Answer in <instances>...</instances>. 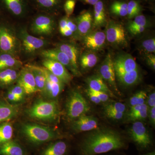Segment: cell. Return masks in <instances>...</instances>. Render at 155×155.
<instances>
[{
	"label": "cell",
	"mask_w": 155,
	"mask_h": 155,
	"mask_svg": "<svg viewBox=\"0 0 155 155\" xmlns=\"http://www.w3.org/2000/svg\"><path fill=\"white\" fill-rule=\"evenodd\" d=\"M119 133L109 129H97L89 134L81 143V155H97L121 149L125 147Z\"/></svg>",
	"instance_id": "6da1fadb"
},
{
	"label": "cell",
	"mask_w": 155,
	"mask_h": 155,
	"mask_svg": "<svg viewBox=\"0 0 155 155\" xmlns=\"http://www.w3.org/2000/svg\"><path fill=\"white\" fill-rule=\"evenodd\" d=\"M20 132L28 144L33 146L41 145L60 137V134L53 128L36 123L22 124Z\"/></svg>",
	"instance_id": "7a4b0ae2"
},
{
	"label": "cell",
	"mask_w": 155,
	"mask_h": 155,
	"mask_svg": "<svg viewBox=\"0 0 155 155\" xmlns=\"http://www.w3.org/2000/svg\"><path fill=\"white\" fill-rule=\"evenodd\" d=\"M25 113L29 118L42 122H53L60 114V108L56 100L38 99L34 102Z\"/></svg>",
	"instance_id": "3957f363"
},
{
	"label": "cell",
	"mask_w": 155,
	"mask_h": 155,
	"mask_svg": "<svg viewBox=\"0 0 155 155\" xmlns=\"http://www.w3.org/2000/svg\"><path fill=\"white\" fill-rule=\"evenodd\" d=\"M17 31L21 44V52L27 57H32L39 54L49 44L46 39L30 35L26 27H21Z\"/></svg>",
	"instance_id": "277c9868"
},
{
	"label": "cell",
	"mask_w": 155,
	"mask_h": 155,
	"mask_svg": "<svg viewBox=\"0 0 155 155\" xmlns=\"http://www.w3.org/2000/svg\"><path fill=\"white\" fill-rule=\"evenodd\" d=\"M18 56L21 53V44L17 31L11 25L0 24V53Z\"/></svg>",
	"instance_id": "5b68a950"
},
{
	"label": "cell",
	"mask_w": 155,
	"mask_h": 155,
	"mask_svg": "<svg viewBox=\"0 0 155 155\" xmlns=\"http://www.w3.org/2000/svg\"><path fill=\"white\" fill-rule=\"evenodd\" d=\"M90 110L88 103L80 92L77 90L70 92L66 105V115L69 120L72 122Z\"/></svg>",
	"instance_id": "8992f818"
},
{
	"label": "cell",
	"mask_w": 155,
	"mask_h": 155,
	"mask_svg": "<svg viewBox=\"0 0 155 155\" xmlns=\"http://www.w3.org/2000/svg\"><path fill=\"white\" fill-rule=\"evenodd\" d=\"M55 27V20L53 14L39 12L32 19L30 30L36 36L49 37L52 35Z\"/></svg>",
	"instance_id": "52a82bcc"
},
{
	"label": "cell",
	"mask_w": 155,
	"mask_h": 155,
	"mask_svg": "<svg viewBox=\"0 0 155 155\" xmlns=\"http://www.w3.org/2000/svg\"><path fill=\"white\" fill-rule=\"evenodd\" d=\"M106 39L111 44L118 46H126L127 38L125 29L121 24L113 20L107 24Z\"/></svg>",
	"instance_id": "ba28073f"
},
{
	"label": "cell",
	"mask_w": 155,
	"mask_h": 155,
	"mask_svg": "<svg viewBox=\"0 0 155 155\" xmlns=\"http://www.w3.org/2000/svg\"><path fill=\"white\" fill-rule=\"evenodd\" d=\"M129 131L132 140L141 149H146L151 145V139L142 122L140 121L134 122Z\"/></svg>",
	"instance_id": "9c48e42d"
},
{
	"label": "cell",
	"mask_w": 155,
	"mask_h": 155,
	"mask_svg": "<svg viewBox=\"0 0 155 155\" xmlns=\"http://www.w3.org/2000/svg\"><path fill=\"white\" fill-rule=\"evenodd\" d=\"M99 75L115 91L119 92L116 84V73L114 69V61L110 54H107L101 64Z\"/></svg>",
	"instance_id": "30bf717a"
},
{
	"label": "cell",
	"mask_w": 155,
	"mask_h": 155,
	"mask_svg": "<svg viewBox=\"0 0 155 155\" xmlns=\"http://www.w3.org/2000/svg\"><path fill=\"white\" fill-rule=\"evenodd\" d=\"M42 64L43 67L59 78L65 84H69L72 81V75L67 68L61 63L51 59H43Z\"/></svg>",
	"instance_id": "8fae6325"
},
{
	"label": "cell",
	"mask_w": 155,
	"mask_h": 155,
	"mask_svg": "<svg viewBox=\"0 0 155 155\" xmlns=\"http://www.w3.org/2000/svg\"><path fill=\"white\" fill-rule=\"evenodd\" d=\"M56 48L65 53L69 58L77 76L81 75L78 67V59L80 56L79 48L72 42H63L56 45Z\"/></svg>",
	"instance_id": "7c38bea8"
},
{
	"label": "cell",
	"mask_w": 155,
	"mask_h": 155,
	"mask_svg": "<svg viewBox=\"0 0 155 155\" xmlns=\"http://www.w3.org/2000/svg\"><path fill=\"white\" fill-rule=\"evenodd\" d=\"M116 75H121L126 72L138 69L135 59L128 54H122L113 60Z\"/></svg>",
	"instance_id": "4fadbf2b"
},
{
	"label": "cell",
	"mask_w": 155,
	"mask_h": 155,
	"mask_svg": "<svg viewBox=\"0 0 155 155\" xmlns=\"http://www.w3.org/2000/svg\"><path fill=\"white\" fill-rule=\"evenodd\" d=\"M16 83L22 87L25 94H32L38 92L33 74L30 69L26 66L20 70Z\"/></svg>",
	"instance_id": "5bb4252c"
},
{
	"label": "cell",
	"mask_w": 155,
	"mask_h": 155,
	"mask_svg": "<svg viewBox=\"0 0 155 155\" xmlns=\"http://www.w3.org/2000/svg\"><path fill=\"white\" fill-rule=\"evenodd\" d=\"M5 9L16 17L25 16L28 11L29 0H1Z\"/></svg>",
	"instance_id": "9a60e30c"
},
{
	"label": "cell",
	"mask_w": 155,
	"mask_h": 155,
	"mask_svg": "<svg viewBox=\"0 0 155 155\" xmlns=\"http://www.w3.org/2000/svg\"><path fill=\"white\" fill-rule=\"evenodd\" d=\"M39 55L43 59H48L57 61L63 64L67 69L71 71L73 75L77 76L76 72L67 55L57 48L45 49L42 50Z\"/></svg>",
	"instance_id": "2e32d148"
},
{
	"label": "cell",
	"mask_w": 155,
	"mask_h": 155,
	"mask_svg": "<svg viewBox=\"0 0 155 155\" xmlns=\"http://www.w3.org/2000/svg\"><path fill=\"white\" fill-rule=\"evenodd\" d=\"M77 26L76 36L84 38L87 35L93 27V17L90 11H85L81 13L75 19Z\"/></svg>",
	"instance_id": "e0dca14e"
},
{
	"label": "cell",
	"mask_w": 155,
	"mask_h": 155,
	"mask_svg": "<svg viewBox=\"0 0 155 155\" xmlns=\"http://www.w3.org/2000/svg\"><path fill=\"white\" fill-rule=\"evenodd\" d=\"M106 41L105 33L99 31L90 32L83 38L84 44L92 51L101 49L104 46Z\"/></svg>",
	"instance_id": "ac0fdd59"
},
{
	"label": "cell",
	"mask_w": 155,
	"mask_h": 155,
	"mask_svg": "<svg viewBox=\"0 0 155 155\" xmlns=\"http://www.w3.org/2000/svg\"><path fill=\"white\" fill-rule=\"evenodd\" d=\"M98 120L93 116L82 115L72 121V128L76 132L89 131L97 129Z\"/></svg>",
	"instance_id": "d6986e66"
},
{
	"label": "cell",
	"mask_w": 155,
	"mask_h": 155,
	"mask_svg": "<svg viewBox=\"0 0 155 155\" xmlns=\"http://www.w3.org/2000/svg\"><path fill=\"white\" fill-rule=\"evenodd\" d=\"M19 110L18 105L11 104L6 100L0 99V124L8 122L17 117Z\"/></svg>",
	"instance_id": "ffe728a7"
},
{
	"label": "cell",
	"mask_w": 155,
	"mask_h": 155,
	"mask_svg": "<svg viewBox=\"0 0 155 155\" xmlns=\"http://www.w3.org/2000/svg\"><path fill=\"white\" fill-rule=\"evenodd\" d=\"M0 155H28V153L19 142L11 140L0 145Z\"/></svg>",
	"instance_id": "44dd1931"
},
{
	"label": "cell",
	"mask_w": 155,
	"mask_h": 155,
	"mask_svg": "<svg viewBox=\"0 0 155 155\" xmlns=\"http://www.w3.org/2000/svg\"><path fill=\"white\" fill-rule=\"evenodd\" d=\"M68 145L63 140H53L42 150L39 155H66Z\"/></svg>",
	"instance_id": "7402d4cb"
},
{
	"label": "cell",
	"mask_w": 155,
	"mask_h": 155,
	"mask_svg": "<svg viewBox=\"0 0 155 155\" xmlns=\"http://www.w3.org/2000/svg\"><path fill=\"white\" fill-rule=\"evenodd\" d=\"M86 82L88 85V88L95 91L105 93L110 97H115L113 92L108 87L107 84L99 75H92L86 79Z\"/></svg>",
	"instance_id": "603a6c76"
},
{
	"label": "cell",
	"mask_w": 155,
	"mask_h": 155,
	"mask_svg": "<svg viewBox=\"0 0 155 155\" xmlns=\"http://www.w3.org/2000/svg\"><path fill=\"white\" fill-rule=\"evenodd\" d=\"M22 66L19 57L8 53H0V71L11 68L19 69Z\"/></svg>",
	"instance_id": "cb8c5ba5"
},
{
	"label": "cell",
	"mask_w": 155,
	"mask_h": 155,
	"mask_svg": "<svg viewBox=\"0 0 155 155\" xmlns=\"http://www.w3.org/2000/svg\"><path fill=\"white\" fill-rule=\"evenodd\" d=\"M19 69L11 68L0 71V87H6L14 85L19 77Z\"/></svg>",
	"instance_id": "d4e9b609"
},
{
	"label": "cell",
	"mask_w": 155,
	"mask_h": 155,
	"mask_svg": "<svg viewBox=\"0 0 155 155\" xmlns=\"http://www.w3.org/2000/svg\"><path fill=\"white\" fill-rule=\"evenodd\" d=\"M32 2L39 12L53 14L59 8L61 0H32Z\"/></svg>",
	"instance_id": "484cf974"
},
{
	"label": "cell",
	"mask_w": 155,
	"mask_h": 155,
	"mask_svg": "<svg viewBox=\"0 0 155 155\" xmlns=\"http://www.w3.org/2000/svg\"><path fill=\"white\" fill-rule=\"evenodd\" d=\"M65 84L51 82L47 79L44 89L41 93L48 99L55 100L63 91Z\"/></svg>",
	"instance_id": "4316f807"
},
{
	"label": "cell",
	"mask_w": 155,
	"mask_h": 155,
	"mask_svg": "<svg viewBox=\"0 0 155 155\" xmlns=\"http://www.w3.org/2000/svg\"><path fill=\"white\" fill-rule=\"evenodd\" d=\"M98 59V57L95 53L86 51L82 53L79 56L78 64L82 70H87L96 65Z\"/></svg>",
	"instance_id": "83f0119b"
},
{
	"label": "cell",
	"mask_w": 155,
	"mask_h": 155,
	"mask_svg": "<svg viewBox=\"0 0 155 155\" xmlns=\"http://www.w3.org/2000/svg\"><path fill=\"white\" fill-rule=\"evenodd\" d=\"M26 66L30 69L33 74L38 91L42 92L44 89L47 81L46 77L42 67L29 64L26 65Z\"/></svg>",
	"instance_id": "f1b7e54d"
},
{
	"label": "cell",
	"mask_w": 155,
	"mask_h": 155,
	"mask_svg": "<svg viewBox=\"0 0 155 155\" xmlns=\"http://www.w3.org/2000/svg\"><path fill=\"white\" fill-rule=\"evenodd\" d=\"M106 17L104 4L99 1L94 5L93 27L99 28L106 24Z\"/></svg>",
	"instance_id": "f546056e"
},
{
	"label": "cell",
	"mask_w": 155,
	"mask_h": 155,
	"mask_svg": "<svg viewBox=\"0 0 155 155\" xmlns=\"http://www.w3.org/2000/svg\"><path fill=\"white\" fill-rule=\"evenodd\" d=\"M118 81L125 86L133 85L137 83L140 77L139 69L126 72L121 75H116Z\"/></svg>",
	"instance_id": "4dcf8cb0"
},
{
	"label": "cell",
	"mask_w": 155,
	"mask_h": 155,
	"mask_svg": "<svg viewBox=\"0 0 155 155\" xmlns=\"http://www.w3.org/2000/svg\"><path fill=\"white\" fill-rule=\"evenodd\" d=\"M13 136V127L11 122L0 124V145L12 140Z\"/></svg>",
	"instance_id": "1f68e13d"
},
{
	"label": "cell",
	"mask_w": 155,
	"mask_h": 155,
	"mask_svg": "<svg viewBox=\"0 0 155 155\" xmlns=\"http://www.w3.org/2000/svg\"><path fill=\"white\" fill-rule=\"evenodd\" d=\"M112 14L120 17L127 16V4L124 2L116 1L110 7Z\"/></svg>",
	"instance_id": "d6a6232c"
},
{
	"label": "cell",
	"mask_w": 155,
	"mask_h": 155,
	"mask_svg": "<svg viewBox=\"0 0 155 155\" xmlns=\"http://www.w3.org/2000/svg\"><path fill=\"white\" fill-rule=\"evenodd\" d=\"M149 108L147 104H144L140 110L133 114H128L127 120L129 121H139L146 119L148 115Z\"/></svg>",
	"instance_id": "836d02e7"
},
{
	"label": "cell",
	"mask_w": 155,
	"mask_h": 155,
	"mask_svg": "<svg viewBox=\"0 0 155 155\" xmlns=\"http://www.w3.org/2000/svg\"><path fill=\"white\" fill-rule=\"evenodd\" d=\"M141 7L136 1L131 0L127 4V16L129 19H132L139 15Z\"/></svg>",
	"instance_id": "e575fe53"
},
{
	"label": "cell",
	"mask_w": 155,
	"mask_h": 155,
	"mask_svg": "<svg viewBox=\"0 0 155 155\" xmlns=\"http://www.w3.org/2000/svg\"><path fill=\"white\" fill-rule=\"evenodd\" d=\"M141 26H148L147 20L144 15H139L134 17L133 21L129 22L127 26V29L130 31L134 28Z\"/></svg>",
	"instance_id": "d590c367"
},
{
	"label": "cell",
	"mask_w": 155,
	"mask_h": 155,
	"mask_svg": "<svg viewBox=\"0 0 155 155\" xmlns=\"http://www.w3.org/2000/svg\"><path fill=\"white\" fill-rule=\"evenodd\" d=\"M147 93L143 91H139L130 99V107L137 105H142L145 103L147 99Z\"/></svg>",
	"instance_id": "8d00e7d4"
},
{
	"label": "cell",
	"mask_w": 155,
	"mask_h": 155,
	"mask_svg": "<svg viewBox=\"0 0 155 155\" xmlns=\"http://www.w3.org/2000/svg\"><path fill=\"white\" fill-rule=\"evenodd\" d=\"M141 48L147 54H153L155 52V38L147 39L141 43Z\"/></svg>",
	"instance_id": "74e56055"
},
{
	"label": "cell",
	"mask_w": 155,
	"mask_h": 155,
	"mask_svg": "<svg viewBox=\"0 0 155 155\" xmlns=\"http://www.w3.org/2000/svg\"><path fill=\"white\" fill-rule=\"evenodd\" d=\"M8 91L15 95L22 101L24 99L25 95V91L22 87L17 84L10 86Z\"/></svg>",
	"instance_id": "f35d334b"
},
{
	"label": "cell",
	"mask_w": 155,
	"mask_h": 155,
	"mask_svg": "<svg viewBox=\"0 0 155 155\" xmlns=\"http://www.w3.org/2000/svg\"><path fill=\"white\" fill-rule=\"evenodd\" d=\"M75 0H66L64 5V10L66 13V17H70L73 14L75 9Z\"/></svg>",
	"instance_id": "ab89813d"
},
{
	"label": "cell",
	"mask_w": 155,
	"mask_h": 155,
	"mask_svg": "<svg viewBox=\"0 0 155 155\" xmlns=\"http://www.w3.org/2000/svg\"><path fill=\"white\" fill-rule=\"evenodd\" d=\"M104 109L113 110L125 113L126 110V106L124 104L120 102H115L105 106Z\"/></svg>",
	"instance_id": "60d3db41"
},
{
	"label": "cell",
	"mask_w": 155,
	"mask_h": 155,
	"mask_svg": "<svg viewBox=\"0 0 155 155\" xmlns=\"http://www.w3.org/2000/svg\"><path fill=\"white\" fill-rule=\"evenodd\" d=\"M105 113L106 115L109 118L116 120H120L124 117L125 113L117 112L113 110H107L104 109Z\"/></svg>",
	"instance_id": "b9f144b4"
},
{
	"label": "cell",
	"mask_w": 155,
	"mask_h": 155,
	"mask_svg": "<svg viewBox=\"0 0 155 155\" xmlns=\"http://www.w3.org/2000/svg\"><path fill=\"white\" fill-rule=\"evenodd\" d=\"M67 28L72 31L74 34V35H76L77 31V26L75 20H73L70 18V17H69L67 21Z\"/></svg>",
	"instance_id": "7bdbcfd3"
},
{
	"label": "cell",
	"mask_w": 155,
	"mask_h": 155,
	"mask_svg": "<svg viewBox=\"0 0 155 155\" xmlns=\"http://www.w3.org/2000/svg\"><path fill=\"white\" fill-rule=\"evenodd\" d=\"M89 89L94 94L98 97L101 102H106L110 100V96L105 93L95 91L92 90L91 89Z\"/></svg>",
	"instance_id": "ee69618b"
},
{
	"label": "cell",
	"mask_w": 155,
	"mask_h": 155,
	"mask_svg": "<svg viewBox=\"0 0 155 155\" xmlns=\"http://www.w3.org/2000/svg\"><path fill=\"white\" fill-rule=\"evenodd\" d=\"M86 93L87 96L89 97L90 99L92 102L97 104H99L101 102L98 97L94 94L88 87L86 89Z\"/></svg>",
	"instance_id": "f6af8a7d"
},
{
	"label": "cell",
	"mask_w": 155,
	"mask_h": 155,
	"mask_svg": "<svg viewBox=\"0 0 155 155\" xmlns=\"http://www.w3.org/2000/svg\"><path fill=\"white\" fill-rule=\"evenodd\" d=\"M6 98H7V101L10 103H17L21 101V100L16 96L15 95L11 93L8 91L6 94Z\"/></svg>",
	"instance_id": "bcb514c9"
},
{
	"label": "cell",
	"mask_w": 155,
	"mask_h": 155,
	"mask_svg": "<svg viewBox=\"0 0 155 155\" xmlns=\"http://www.w3.org/2000/svg\"><path fill=\"white\" fill-rule=\"evenodd\" d=\"M146 61L148 65L153 69H155V56L153 54H147L146 56Z\"/></svg>",
	"instance_id": "7dc6e473"
},
{
	"label": "cell",
	"mask_w": 155,
	"mask_h": 155,
	"mask_svg": "<svg viewBox=\"0 0 155 155\" xmlns=\"http://www.w3.org/2000/svg\"><path fill=\"white\" fill-rule=\"evenodd\" d=\"M147 105L149 108L155 107V91H153L147 97Z\"/></svg>",
	"instance_id": "c3c4849f"
},
{
	"label": "cell",
	"mask_w": 155,
	"mask_h": 155,
	"mask_svg": "<svg viewBox=\"0 0 155 155\" xmlns=\"http://www.w3.org/2000/svg\"><path fill=\"white\" fill-rule=\"evenodd\" d=\"M150 124L154 126L155 125V107L149 108L148 115Z\"/></svg>",
	"instance_id": "681fc988"
},
{
	"label": "cell",
	"mask_w": 155,
	"mask_h": 155,
	"mask_svg": "<svg viewBox=\"0 0 155 155\" xmlns=\"http://www.w3.org/2000/svg\"><path fill=\"white\" fill-rule=\"evenodd\" d=\"M69 17H63L60 19L59 22V31L63 29L67 28V21Z\"/></svg>",
	"instance_id": "f907efd6"
},
{
	"label": "cell",
	"mask_w": 155,
	"mask_h": 155,
	"mask_svg": "<svg viewBox=\"0 0 155 155\" xmlns=\"http://www.w3.org/2000/svg\"><path fill=\"white\" fill-rule=\"evenodd\" d=\"M147 27L148 26H141V27H138L130 31L129 32L132 35H136L143 32Z\"/></svg>",
	"instance_id": "816d5d0a"
},
{
	"label": "cell",
	"mask_w": 155,
	"mask_h": 155,
	"mask_svg": "<svg viewBox=\"0 0 155 155\" xmlns=\"http://www.w3.org/2000/svg\"><path fill=\"white\" fill-rule=\"evenodd\" d=\"M60 32L62 35L65 37H71L73 36L74 35V34L72 31L67 28L60 31Z\"/></svg>",
	"instance_id": "f5cc1de1"
},
{
	"label": "cell",
	"mask_w": 155,
	"mask_h": 155,
	"mask_svg": "<svg viewBox=\"0 0 155 155\" xmlns=\"http://www.w3.org/2000/svg\"><path fill=\"white\" fill-rule=\"evenodd\" d=\"M84 2L87 3V4H89L91 5H94L96 4L100 0H81Z\"/></svg>",
	"instance_id": "db71d44e"
},
{
	"label": "cell",
	"mask_w": 155,
	"mask_h": 155,
	"mask_svg": "<svg viewBox=\"0 0 155 155\" xmlns=\"http://www.w3.org/2000/svg\"><path fill=\"white\" fill-rule=\"evenodd\" d=\"M143 155H155V153L154 151H153L152 152L147 153Z\"/></svg>",
	"instance_id": "11a10c76"
}]
</instances>
